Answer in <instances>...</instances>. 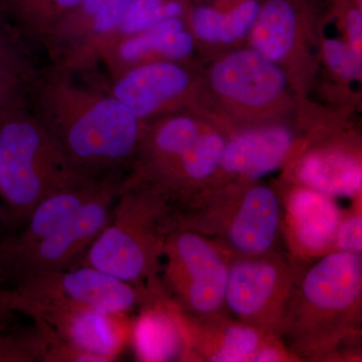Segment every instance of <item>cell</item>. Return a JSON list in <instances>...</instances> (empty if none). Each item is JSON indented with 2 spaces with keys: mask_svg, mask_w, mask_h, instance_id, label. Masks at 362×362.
<instances>
[{
  "mask_svg": "<svg viewBox=\"0 0 362 362\" xmlns=\"http://www.w3.org/2000/svg\"><path fill=\"white\" fill-rule=\"evenodd\" d=\"M362 257L332 251L300 273L278 338L298 361H320L358 334Z\"/></svg>",
  "mask_w": 362,
  "mask_h": 362,
  "instance_id": "1",
  "label": "cell"
},
{
  "mask_svg": "<svg viewBox=\"0 0 362 362\" xmlns=\"http://www.w3.org/2000/svg\"><path fill=\"white\" fill-rule=\"evenodd\" d=\"M176 226L192 228L230 257L275 251L282 233L278 189L257 181H221L195 192L175 209Z\"/></svg>",
  "mask_w": 362,
  "mask_h": 362,
  "instance_id": "2",
  "label": "cell"
},
{
  "mask_svg": "<svg viewBox=\"0 0 362 362\" xmlns=\"http://www.w3.org/2000/svg\"><path fill=\"white\" fill-rule=\"evenodd\" d=\"M175 209L161 192L142 183H124L110 218L78 267H90L138 287L156 282Z\"/></svg>",
  "mask_w": 362,
  "mask_h": 362,
  "instance_id": "3",
  "label": "cell"
},
{
  "mask_svg": "<svg viewBox=\"0 0 362 362\" xmlns=\"http://www.w3.org/2000/svg\"><path fill=\"white\" fill-rule=\"evenodd\" d=\"M202 88L221 129L233 131L285 122L300 99L284 71L250 47L214 59Z\"/></svg>",
  "mask_w": 362,
  "mask_h": 362,
  "instance_id": "4",
  "label": "cell"
},
{
  "mask_svg": "<svg viewBox=\"0 0 362 362\" xmlns=\"http://www.w3.org/2000/svg\"><path fill=\"white\" fill-rule=\"evenodd\" d=\"M69 166L63 150L33 124L11 122L0 130V199L4 225L20 228L47 195L87 181ZM71 168V166H70Z\"/></svg>",
  "mask_w": 362,
  "mask_h": 362,
  "instance_id": "5",
  "label": "cell"
},
{
  "mask_svg": "<svg viewBox=\"0 0 362 362\" xmlns=\"http://www.w3.org/2000/svg\"><path fill=\"white\" fill-rule=\"evenodd\" d=\"M325 23L323 0H263L247 47L284 71L302 99L317 71Z\"/></svg>",
  "mask_w": 362,
  "mask_h": 362,
  "instance_id": "6",
  "label": "cell"
},
{
  "mask_svg": "<svg viewBox=\"0 0 362 362\" xmlns=\"http://www.w3.org/2000/svg\"><path fill=\"white\" fill-rule=\"evenodd\" d=\"M150 296L149 288L83 266L42 272L8 288L9 308L28 316L51 308H86L125 315Z\"/></svg>",
  "mask_w": 362,
  "mask_h": 362,
  "instance_id": "7",
  "label": "cell"
},
{
  "mask_svg": "<svg viewBox=\"0 0 362 362\" xmlns=\"http://www.w3.org/2000/svg\"><path fill=\"white\" fill-rule=\"evenodd\" d=\"M161 259L166 289L180 310L197 317L226 314L230 256L214 240L176 226L164 243Z\"/></svg>",
  "mask_w": 362,
  "mask_h": 362,
  "instance_id": "8",
  "label": "cell"
},
{
  "mask_svg": "<svg viewBox=\"0 0 362 362\" xmlns=\"http://www.w3.org/2000/svg\"><path fill=\"white\" fill-rule=\"evenodd\" d=\"M301 269L277 250L258 256L230 257L226 314L278 337Z\"/></svg>",
  "mask_w": 362,
  "mask_h": 362,
  "instance_id": "9",
  "label": "cell"
},
{
  "mask_svg": "<svg viewBox=\"0 0 362 362\" xmlns=\"http://www.w3.org/2000/svg\"><path fill=\"white\" fill-rule=\"evenodd\" d=\"M123 185L104 181L96 194L52 235L0 264V275L14 284L42 272L76 268L110 218Z\"/></svg>",
  "mask_w": 362,
  "mask_h": 362,
  "instance_id": "10",
  "label": "cell"
},
{
  "mask_svg": "<svg viewBox=\"0 0 362 362\" xmlns=\"http://www.w3.org/2000/svg\"><path fill=\"white\" fill-rule=\"evenodd\" d=\"M139 119L118 99H106L66 131L63 152L71 165L105 168L125 160L139 143Z\"/></svg>",
  "mask_w": 362,
  "mask_h": 362,
  "instance_id": "11",
  "label": "cell"
},
{
  "mask_svg": "<svg viewBox=\"0 0 362 362\" xmlns=\"http://www.w3.org/2000/svg\"><path fill=\"white\" fill-rule=\"evenodd\" d=\"M278 192L282 233L292 255L301 261H312L332 252L343 218L334 197L295 183L285 182Z\"/></svg>",
  "mask_w": 362,
  "mask_h": 362,
  "instance_id": "12",
  "label": "cell"
},
{
  "mask_svg": "<svg viewBox=\"0 0 362 362\" xmlns=\"http://www.w3.org/2000/svg\"><path fill=\"white\" fill-rule=\"evenodd\" d=\"M170 302L185 339V358L187 361L252 362L262 347L279 339L276 335L240 322L228 314L192 316Z\"/></svg>",
  "mask_w": 362,
  "mask_h": 362,
  "instance_id": "13",
  "label": "cell"
},
{
  "mask_svg": "<svg viewBox=\"0 0 362 362\" xmlns=\"http://www.w3.org/2000/svg\"><path fill=\"white\" fill-rule=\"evenodd\" d=\"M288 175L284 182L331 197H357L362 187L361 148L345 137L309 143L293 160Z\"/></svg>",
  "mask_w": 362,
  "mask_h": 362,
  "instance_id": "14",
  "label": "cell"
},
{
  "mask_svg": "<svg viewBox=\"0 0 362 362\" xmlns=\"http://www.w3.org/2000/svg\"><path fill=\"white\" fill-rule=\"evenodd\" d=\"M294 130L285 122L235 130L228 141L216 182L256 181L285 165L294 150Z\"/></svg>",
  "mask_w": 362,
  "mask_h": 362,
  "instance_id": "15",
  "label": "cell"
},
{
  "mask_svg": "<svg viewBox=\"0 0 362 362\" xmlns=\"http://www.w3.org/2000/svg\"><path fill=\"white\" fill-rule=\"evenodd\" d=\"M123 316L86 308H51L30 317L49 325L64 341L97 362H108L116 358L125 340Z\"/></svg>",
  "mask_w": 362,
  "mask_h": 362,
  "instance_id": "16",
  "label": "cell"
},
{
  "mask_svg": "<svg viewBox=\"0 0 362 362\" xmlns=\"http://www.w3.org/2000/svg\"><path fill=\"white\" fill-rule=\"evenodd\" d=\"M194 86L189 71L170 61L154 62L129 71L116 85V99L138 119L146 118L187 94Z\"/></svg>",
  "mask_w": 362,
  "mask_h": 362,
  "instance_id": "17",
  "label": "cell"
},
{
  "mask_svg": "<svg viewBox=\"0 0 362 362\" xmlns=\"http://www.w3.org/2000/svg\"><path fill=\"white\" fill-rule=\"evenodd\" d=\"M103 182L84 181L45 197L18 230L0 240V264L28 251L52 235L96 194Z\"/></svg>",
  "mask_w": 362,
  "mask_h": 362,
  "instance_id": "18",
  "label": "cell"
},
{
  "mask_svg": "<svg viewBox=\"0 0 362 362\" xmlns=\"http://www.w3.org/2000/svg\"><path fill=\"white\" fill-rule=\"evenodd\" d=\"M156 290L136 327V346L143 361L185 358V343L168 296Z\"/></svg>",
  "mask_w": 362,
  "mask_h": 362,
  "instance_id": "19",
  "label": "cell"
},
{
  "mask_svg": "<svg viewBox=\"0 0 362 362\" xmlns=\"http://www.w3.org/2000/svg\"><path fill=\"white\" fill-rule=\"evenodd\" d=\"M189 0H132L120 23L127 35H137L171 18L187 16Z\"/></svg>",
  "mask_w": 362,
  "mask_h": 362,
  "instance_id": "20",
  "label": "cell"
},
{
  "mask_svg": "<svg viewBox=\"0 0 362 362\" xmlns=\"http://www.w3.org/2000/svg\"><path fill=\"white\" fill-rule=\"evenodd\" d=\"M320 58L342 82H361L362 54H357L344 40L321 37Z\"/></svg>",
  "mask_w": 362,
  "mask_h": 362,
  "instance_id": "21",
  "label": "cell"
},
{
  "mask_svg": "<svg viewBox=\"0 0 362 362\" xmlns=\"http://www.w3.org/2000/svg\"><path fill=\"white\" fill-rule=\"evenodd\" d=\"M185 28L183 18H171L137 33L120 49L121 57L126 61L134 62L150 54H163L166 42L171 33Z\"/></svg>",
  "mask_w": 362,
  "mask_h": 362,
  "instance_id": "22",
  "label": "cell"
},
{
  "mask_svg": "<svg viewBox=\"0 0 362 362\" xmlns=\"http://www.w3.org/2000/svg\"><path fill=\"white\" fill-rule=\"evenodd\" d=\"M326 20L335 21L344 33L343 40L362 54V0H323Z\"/></svg>",
  "mask_w": 362,
  "mask_h": 362,
  "instance_id": "23",
  "label": "cell"
},
{
  "mask_svg": "<svg viewBox=\"0 0 362 362\" xmlns=\"http://www.w3.org/2000/svg\"><path fill=\"white\" fill-rule=\"evenodd\" d=\"M333 251L359 252L362 251V216L361 209L343 216L335 235Z\"/></svg>",
  "mask_w": 362,
  "mask_h": 362,
  "instance_id": "24",
  "label": "cell"
},
{
  "mask_svg": "<svg viewBox=\"0 0 362 362\" xmlns=\"http://www.w3.org/2000/svg\"><path fill=\"white\" fill-rule=\"evenodd\" d=\"M132 0H109L104 8L93 18L94 30L107 33L120 25Z\"/></svg>",
  "mask_w": 362,
  "mask_h": 362,
  "instance_id": "25",
  "label": "cell"
},
{
  "mask_svg": "<svg viewBox=\"0 0 362 362\" xmlns=\"http://www.w3.org/2000/svg\"><path fill=\"white\" fill-rule=\"evenodd\" d=\"M84 0H16V4L25 8L45 11H63L76 8Z\"/></svg>",
  "mask_w": 362,
  "mask_h": 362,
  "instance_id": "26",
  "label": "cell"
},
{
  "mask_svg": "<svg viewBox=\"0 0 362 362\" xmlns=\"http://www.w3.org/2000/svg\"><path fill=\"white\" fill-rule=\"evenodd\" d=\"M6 279L0 276V331L6 321V317L11 313V309L8 304V288L6 287Z\"/></svg>",
  "mask_w": 362,
  "mask_h": 362,
  "instance_id": "27",
  "label": "cell"
}]
</instances>
